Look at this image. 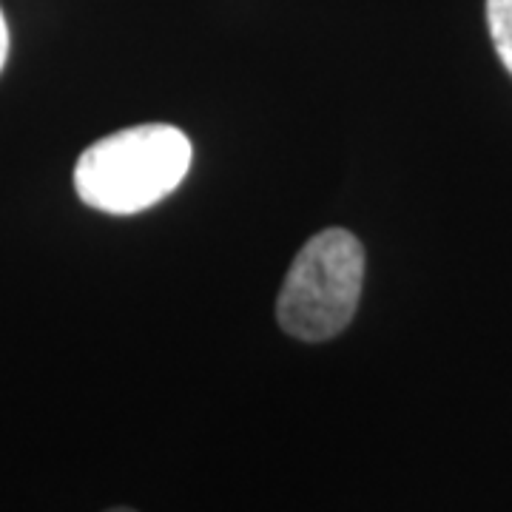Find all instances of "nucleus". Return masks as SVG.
Here are the masks:
<instances>
[{"instance_id":"5","label":"nucleus","mask_w":512,"mask_h":512,"mask_svg":"<svg viewBox=\"0 0 512 512\" xmlns=\"http://www.w3.org/2000/svg\"><path fill=\"white\" fill-rule=\"evenodd\" d=\"M109 512H134V510H123V507H120V510H109Z\"/></svg>"},{"instance_id":"1","label":"nucleus","mask_w":512,"mask_h":512,"mask_svg":"<svg viewBox=\"0 0 512 512\" xmlns=\"http://www.w3.org/2000/svg\"><path fill=\"white\" fill-rule=\"evenodd\" d=\"M194 160L177 126L143 123L97 140L74 165V191L94 211L140 214L183 183Z\"/></svg>"},{"instance_id":"3","label":"nucleus","mask_w":512,"mask_h":512,"mask_svg":"<svg viewBox=\"0 0 512 512\" xmlns=\"http://www.w3.org/2000/svg\"><path fill=\"white\" fill-rule=\"evenodd\" d=\"M487 26L495 52L512 74V0H487Z\"/></svg>"},{"instance_id":"2","label":"nucleus","mask_w":512,"mask_h":512,"mask_svg":"<svg viewBox=\"0 0 512 512\" xmlns=\"http://www.w3.org/2000/svg\"><path fill=\"white\" fill-rule=\"evenodd\" d=\"M365 282V248L345 228L311 237L293 259L276 299L282 330L302 342L339 336L356 316Z\"/></svg>"},{"instance_id":"4","label":"nucleus","mask_w":512,"mask_h":512,"mask_svg":"<svg viewBox=\"0 0 512 512\" xmlns=\"http://www.w3.org/2000/svg\"><path fill=\"white\" fill-rule=\"evenodd\" d=\"M6 57H9V26H6L3 12H0V72L6 66Z\"/></svg>"}]
</instances>
